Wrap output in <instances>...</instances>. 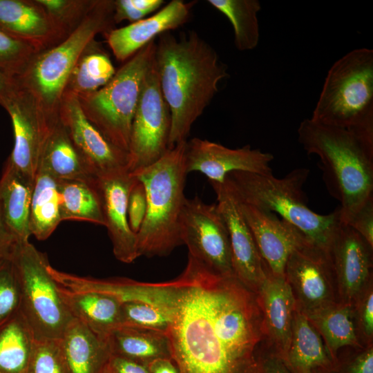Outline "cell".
<instances>
[{"label":"cell","instance_id":"cell-1","mask_svg":"<svg viewBox=\"0 0 373 373\" xmlns=\"http://www.w3.org/2000/svg\"><path fill=\"white\" fill-rule=\"evenodd\" d=\"M175 280L166 334L179 373H258L264 331L255 293L190 256Z\"/></svg>","mask_w":373,"mask_h":373},{"label":"cell","instance_id":"cell-2","mask_svg":"<svg viewBox=\"0 0 373 373\" xmlns=\"http://www.w3.org/2000/svg\"><path fill=\"white\" fill-rule=\"evenodd\" d=\"M158 37L155 64L171 115L170 149L187 141L193 124L229 74L215 49L196 32Z\"/></svg>","mask_w":373,"mask_h":373},{"label":"cell","instance_id":"cell-3","mask_svg":"<svg viewBox=\"0 0 373 373\" xmlns=\"http://www.w3.org/2000/svg\"><path fill=\"white\" fill-rule=\"evenodd\" d=\"M298 141L321 162L323 179L347 224L373 195V135L303 119Z\"/></svg>","mask_w":373,"mask_h":373},{"label":"cell","instance_id":"cell-4","mask_svg":"<svg viewBox=\"0 0 373 373\" xmlns=\"http://www.w3.org/2000/svg\"><path fill=\"white\" fill-rule=\"evenodd\" d=\"M309 174L307 168L295 169L281 178L273 174L233 171L224 182L238 200L275 213L299 229L312 243L329 251L341 223L340 209L321 215L307 206L303 187Z\"/></svg>","mask_w":373,"mask_h":373},{"label":"cell","instance_id":"cell-5","mask_svg":"<svg viewBox=\"0 0 373 373\" xmlns=\"http://www.w3.org/2000/svg\"><path fill=\"white\" fill-rule=\"evenodd\" d=\"M186 142L169 149L153 164L131 173L144 184L147 197L146 216L137 233L139 257L166 256L182 245L180 223L186 199Z\"/></svg>","mask_w":373,"mask_h":373},{"label":"cell","instance_id":"cell-6","mask_svg":"<svg viewBox=\"0 0 373 373\" xmlns=\"http://www.w3.org/2000/svg\"><path fill=\"white\" fill-rule=\"evenodd\" d=\"M114 0H97L79 27L57 45L37 52L15 79L52 122L59 111L69 75L86 46L97 34L115 28Z\"/></svg>","mask_w":373,"mask_h":373},{"label":"cell","instance_id":"cell-7","mask_svg":"<svg viewBox=\"0 0 373 373\" xmlns=\"http://www.w3.org/2000/svg\"><path fill=\"white\" fill-rule=\"evenodd\" d=\"M311 119L373 135V50H352L328 70Z\"/></svg>","mask_w":373,"mask_h":373},{"label":"cell","instance_id":"cell-8","mask_svg":"<svg viewBox=\"0 0 373 373\" xmlns=\"http://www.w3.org/2000/svg\"><path fill=\"white\" fill-rule=\"evenodd\" d=\"M155 47V39L126 61L105 86L77 97L87 119L109 142L127 153L133 117Z\"/></svg>","mask_w":373,"mask_h":373},{"label":"cell","instance_id":"cell-9","mask_svg":"<svg viewBox=\"0 0 373 373\" xmlns=\"http://www.w3.org/2000/svg\"><path fill=\"white\" fill-rule=\"evenodd\" d=\"M12 260L20 285L19 313L34 338L60 339L74 317L48 270L46 254L29 240L18 242Z\"/></svg>","mask_w":373,"mask_h":373},{"label":"cell","instance_id":"cell-10","mask_svg":"<svg viewBox=\"0 0 373 373\" xmlns=\"http://www.w3.org/2000/svg\"><path fill=\"white\" fill-rule=\"evenodd\" d=\"M171 126V112L162 93L154 57L132 122L128 152L130 173L153 164L166 153Z\"/></svg>","mask_w":373,"mask_h":373},{"label":"cell","instance_id":"cell-11","mask_svg":"<svg viewBox=\"0 0 373 373\" xmlns=\"http://www.w3.org/2000/svg\"><path fill=\"white\" fill-rule=\"evenodd\" d=\"M180 231L189 256L218 274L235 276L228 230L216 204H206L197 196L186 198Z\"/></svg>","mask_w":373,"mask_h":373},{"label":"cell","instance_id":"cell-12","mask_svg":"<svg viewBox=\"0 0 373 373\" xmlns=\"http://www.w3.org/2000/svg\"><path fill=\"white\" fill-rule=\"evenodd\" d=\"M0 105L10 117L14 135L13 148L6 163L35 181L42 150L55 121L52 122L35 99L19 86Z\"/></svg>","mask_w":373,"mask_h":373},{"label":"cell","instance_id":"cell-13","mask_svg":"<svg viewBox=\"0 0 373 373\" xmlns=\"http://www.w3.org/2000/svg\"><path fill=\"white\" fill-rule=\"evenodd\" d=\"M285 278L293 291L296 307L308 314L334 303V278L329 251L305 241L289 256Z\"/></svg>","mask_w":373,"mask_h":373},{"label":"cell","instance_id":"cell-14","mask_svg":"<svg viewBox=\"0 0 373 373\" xmlns=\"http://www.w3.org/2000/svg\"><path fill=\"white\" fill-rule=\"evenodd\" d=\"M59 117L94 178L128 170V153L113 145L87 119L75 95H63Z\"/></svg>","mask_w":373,"mask_h":373},{"label":"cell","instance_id":"cell-15","mask_svg":"<svg viewBox=\"0 0 373 373\" xmlns=\"http://www.w3.org/2000/svg\"><path fill=\"white\" fill-rule=\"evenodd\" d=\"M274 156L268 152L252 149L250 145L230 149L220 144L194 137L186 141L185 165L187 173L200 172L209 182H223L233 171L271 175Z\"/></svg>","mask_w":373,"mask_h":373},{"label":"cell","instance_id":"cell-16","mask_svg":"<svg viewBox=\"0 0 373 373\" xmlns=\"http://www.w3.org/2000/svg\"><path fill=\"white\" fill-rule=\"evenodd\" d=\"M209 183L216 195L217 208L228 230L234 275L256 294L266 278L268 269L231 192L224 182Z\"/></svg>","mask_w":373,"mask_h":373},{"label":"cell","instance_id":"cell-17","mask_svg":"<svg viewBox=\"0 0 373 373\" xmlns=\"http://www.w3.org/2000/svg\"><path fill=\"white\" fill-rule=\"evenodd\" d=\"M48 270L55 282L69 291L99 293L111 296L121 303H147L163 310L169 316L174 305L175 280L147 283L124 278L99 279L61 271L50 265Z\"/></svg>","mask_w":373,"mask_h":373},{"label":"cell","instance_id":"cell-18","mask_svg":"<svg viewBox=\"0 0 373 373\" xmlns=\"http://www.w3.org/2000/svg\"><path fill=\"white\" fill-rule=\"evenodd\" d=\"M236 200L269 272L285 276L289 256L309 240L296 227L275 213Z\"/></svg>","mask_w":373,"mask_h":373},{"label":"cell","instance_id":"cell-19","mask_svg":"<svg viewBox=\"0 0 373 373\" xmlns=\"http://www.w3.org/2000/svg\"><path fill=\"white\" fill-rule=\"evenodd\" d=\"M372 247L360 234L341 222L329 254L344 303L351 304L367 285L372 268Z\"/></svg>","mask_w":373,"mask_h":373},{"label":"cell","instance_id":"cell-20","mask_svg":"<svg viewBox=\"0 0 373 373\" xmlns=\"http://www.w3.org/2000/svg\"><path fill=\"white\" fill-rule=\"evenodd\" d=\"M134 176L122 170L97 179L101 195L104 227L112 242L117 260L131 263L139 258L137 234L131 229L127 213V200Z\"/></svg>","mask_w":373,"mask_h":373},{"label":"cell","instance_id":"cell-21","mask_svg":"<svg viewBox=\"0 0 373 373\" xmlns=\"http://www.w3.org/2000/svg\"><path fill=\"white\" fill-rule=\"evenodd\" d=\"M195 2L172 0L152 16L105 34L116 59L127 61L156 37L186 23Z\"/></svg>","mask_w":373,"mask_h":373},{"label":"cell","instance_id":"cell-22","mask_svg":"<svg viewBox=\"0 0 373 373\" xmlns=\"http://www.w3.org/2000/svg\"><path fill=\"white\" fill-rule=\"evenodd\" d=\"M0 30L28 44L37 52L64 40L36 0H0Z\"/></svg>","mask_w":373,"mask_h":373},{"label":"cell","instance_id":"cell-23","mask_svg":"<svg viewBox=\"0 0 373 373\" xmlns=\"http://www.w3.org/2000/svg\"><path fill=\"white\" fill-rule=\"evenodd\" d=\"M256 296L262 312L264 333L286 358L296 308L291 288L285 276H274L268 269Z\"/></svg>","mask_w":373,"mask_h":373},{"label":"cell","instance_id":"cell-24","mask_svg":"<svg viewBox=\"0 0 373 373\" xmlns=\"http://www.w3.org/2000/svg\"><path fill=\"white\" fill-rule=\"evenodd\" d=\"M59 343L70 373H95L101 364L108 363L112 355L106 339L76 318Z\"/></svg>","mask_w":373,"mask_h":373},{"label":"cell","instance_id":"cell-25","mask_svg":"<svg viewBox=\"0 0 373 373\" xmlns=\"http://www.w3.org/2000/svg\"><path fill=\"white\" fill-rule=\"evenodd\" d=\"M39 167L44 169L58 181H97L89 172L59 117L50 127Z\"/></svg>","mask_w":373,"mask_h":373},{"label":"cell","instance_id":"cell-26","mask_svg":"<svg viewBox=\"0 0 373 373\" xmlns=\"http://www.w3.org/2000/svg\"><path fill=\"white\" fill-rule=\"evenodd\" d=\"M35 181L5 163L0 178V207L3 220L19 242L29 240L30 211Z\"/></svg>","mask_w":373,"mask_h":373},{"label":"cell","instance_id":"cell-27","mask_svg":"<svg viewBox=\"0 0 373 373\" xmlns=\"http://www.w3.org/2000/svg\"><path fill=\"white\" fill-rule=\"evenodd\" d=\"M104 338L112 355L144 364L161 358L171 359L169 342L163 332L119 325L112 329Z\"/></svg>","mask_w":373,"mask_h":373},{"label":"cell","instance_id":"cell-28","mask_svg":"<svg viewBox=\"0 0 373 373\" xmlns=\"http://www.w3.org/2000/svg\"><path fill=\"white\" fill-rule=\"evenodd\" d=\"M59 287L73 317L97 334L104 337L122 325V303L115 298L95 292H72Z\"/></svg>","mask_w":373,"mask_h":373},{"label":"cell","instance_id":"cell-29","mask_svg":"<svg viewBox=\"0 0 373 373\" xmlns=\"http://www.w3.org/2000/svg\"><path fill=\"white\" fill-rule=\"evenodd\" d=\"M115 72L108 55L94 39L84 48L73 68L64 94L79 97L93 93L105 86Z\"/></svg>","mask_w":373,"mask_h":373},{"label":"cell","instance_id":"cell-30","mask_svg":"<svg viewBox=\"0 0 373 373\" xmlns=\"http://www.w3.org/2000/svg\"><path fill=\"white\" fill-rule=\"evenodd\" d=\"M327 348L319 332L305 314L296 308L291 337L286 358L298 373H311L329 361Z\"/></svg>","mask_w":373,"mask_h":373},{"label":"cell","instance_id":"cell-31","mask_svg":"<svg viewBox=\"0 0 373 373\" xmlns=\"http://www.w3.org/2000/svg\"><path fill=\"white\" fill-rule=\"evenodd\" d=\"M61 221L58 181L39 167L30 204V234L38 240H45Z\"/></svg>","mask_w":373,"mask_h":373},{"label":"cell","instance_id":"cell-32","mask_svg":"<svg viewBox=\"0 0 373 373\" xmlns=\"http://www.w3.org/2000/svg\"><path fill=\"white\" fill-rule=\"evenodd\" d=\"M58 189L61 220L85 221L104 226L97 181L59 180Z\"/></svg>","mask_w":373,"mask_h":373},{"label":"cell","instance_id":"cell-33","mask_svg":"<svg viewBox=\"0 0 373 373\" xmlns=\"http://www.w3.org/2000/svg\"><path fill=\"white\" fill-rule=\"evenodd\" d=\"M325 341L331 353L344 346L358 345L352 304L333 303L305 314Z\"/></svg>","mask_w":373,"mask_h":373},{"label":"cell","instance_id":"cell-34","mask_svg":"<svg viewBox=\"0 0 373 373\" xmlns=\"http://www.w3.org/2000/svg\"><path fill=\"white\" fill-rule=\"evenodd\" d=\"M208 3L223 14L232 25L234 44L240 51L254 49L260 39L258 0H208Z\"/></svg>","mask_w":373,"mask_h":373},{"label":"cell","instance_id":"cell-35","mask_svg":"<svg viewBox=\"0 0 373 373\" xmlns=\"http://www.w3.org/2000/svg\"><path fill=\"white\" fill-rule=\"evenodd\" d=\"M34 336L19 312L0 332V369L21 373L28 366Z\"/></svg>","mask_w":373,"mask_h":373},{"label":"cell","instance_id":"cell-36","mask_svg":"<svg viewBox=\"0 0 373 373\" xmlns=\"http://www.w3.org/2000/svg\"><path fill=\"white\" fill-rule=\"evenodd\" d=\"M48 15L63 39L82 23L97 0H36Z\"/></svg>","mask_w":373,"mask_h":373},{"label":"cell","instance_id":"cell-37","mask_svg":"<svg viewBox=\"0 0 373 373\" xmlns=\"http://www.w3.org/2000/svg\"><path fill=\"white\" fill-rule=\"evenodd\" d=\"M36 53L28 44L0 30V70L8 76H20Z\"/></svg>","mask_w":373,"mask_h":373},{"label":"cell","instance_id":"cell-38","mask_svg":"<svg viewBox=\"0 0 373 373\" xmlns=\"http://www.w3.org/2000/svg\"><path fill=\"white\" fill-rule=\"evenodd\" d=\"M170 317L163 310L144 303H122V325L166 333Z\"/></svg>","mask_w":373,"mask_h":373},{"label":"cell","instance_id":"cell-39","mask_svg":"<svg viewBox=\"0 0 373 373\" xmlns=\"http://www.w3.org/2000/svg\"><path fill=\"white\" fill-rule=\"evenodd\" d=\"M59 339H35L28 363L31 373H65Z\"/></svg>","mask_w":373,"mask_h":373},{"label":"cell","instance_id":"cell-40","mask_svg":"<svg viewBox=\"0 0 373 373\" xmlns=\"http://www.w3.org/2000/svg\"><path fill=\"white\" fill-rule=\"evenodd\" d=\"M20 285L12 257L0 261V323L19 311Z\"/></svg>","mask_w":373,"mask_h":373},{"label":"cell","instance_id":"cell-41","mask_svg":"<svg viewBox=\"0 0 373 373\" xmlns=\"http://www.w3.org/2000/svg\"><path fill=\"white\" fill-rule=\"evenodd\" d=\"M165 1L163 0H114L113 19L115 23L128 21L131 23L160 9Z\"/></svg>","mask_w":373,"mask_h":373},{"label":"cell","instance_id":"cell-42","mask_svg":"<svg viewBox=\"0 0 373 373\" xmlns=\"http://www.w3.org/2000/svg\"><path fill=\"white\" fill-rule=\"evenodd\" d=\"M132 175V174H131ZM147 197L144 184L134 176L127 200V213L131 230L137 234L144 220Z\"/></svg>","mask_w":373,"mask_h":373},{"label":"cell","instance_id":"cell-43","mask_svg":"<svg viewBox=\"0 0 373 373\" xmlns=\"http://www.w3.org/2000/svg\"><path fill=\"white\" fill-rule=\"evenodd\" d=\"M360 234L373 248V195L347 224Z\"/></svg>","mask_w":373,"mask_h":373},{"label":"cell","instance_id":"cell-44","mask_svg":"<svg viewBox=\"0 0 373 373\" xmlns=\"http://www.w3.org/2000/svg\"><path fill=\"white\" fill-rule=\"evenodd\" d=\"M108 367L112 373H150L146 364L115 355H111Z\"/></svg>","mask_w":373,"mask_h":373},{"label":"cell","instance_id":"cell-45","mask_svg":"<svg viewBox=\"0 0 373 373\" xmlns=\"http://www.w3.org/2000/svg\"><path fill=\"white\" fill-rule=\"evenodd\" d=\"M359 321L364 334L369 338L373 335V293L369 289L361 300Z\"/></svg>","mask_w":373,"mask_h":373},{"label":"cell","instance_id":"cell-46","mask_svg":"<svg viewBox=\"0 0 373 373\" xmlns=\"http://www.w3.org/2000/svg\"><path fill=\"white\" fill-rule=\"evenodd\" d=\"M18 242L6 225L0 207V261L12 257Z\"/></svg>","mask_w":373,"mask_h":373},{"label":"cell","instance_id":"cell-47","mask_svg":"<svg viewBox=\"0 0 373 373\" xmlns=\"http://www.w3.org/2000/svg\"><path fill=\"white\" fill-rule=\"evenodd\" d=\"M349 373H373V349L369 348L351 363Z\"/></svg>","mask_w":373,"mask_h":373},{"label":"cell","instance_id":"cell-48","mask_svg":"<svg viewBox=\"0 0 373 373\" xmlns=\"http://www.w3.org/2000/svg\"><path fill=\"white\" fill-rule=\"evenodd\" d=\"M146 365L150 373H179L178 367L171 358L155 359Z\"/></svg>","mask_w":373,"mask_h":373},{"label":"cell","instance_id":"cell-49","mask_svg":"<svg viewBox=\"0 0 373 373\" xmlns=\"http://www.w3.org/2000/svg\"><path fill=\"white\" fill-rule=\"evenodd\" d=\"M17 88L15 79L0 70V102L12 94Z\"/></svg>","mask_w":373,"mask_h":373},{"label":"cell","instance_id":"cell-50","mask_svg":"<svg viewBox=\"0 0 373 373\" xmlns=\"http://www.w3.org/2000/svg\"><path fill=\"white\" fill-rule=\"evenodd\" d=\"M265 373H289L286 367L278 360L269 361L265 367Z\"/></svg>","mask_w":373,"mask_h":373},{"label":"cell","instance_id":"cell-51","mask_svg":"<svg viewBox=\"0 0 373 373\" xmlns=\"http://www.w3.org/2000/svg\"><path fill=\"white\" fill-rule=\"evenodd\" d=\"M104 373H112L111 371L110 370V369L108 368V365L107 367H106Z\"/></svg>","mask_w":373,"mask_h":373},{"label":"cell","instance_id":"cell-52","mask_svg":"<svg viewBox=\"0 0 373 373\" xmlns=\"http://www.w3.org/2000/svg\"><path fill=\"white\" fill-rule=\"evenodd\" d=\"M0 373H2V372H0Z\"/></svg>","mask_w":373,"mask_h":373}]
</instances>
